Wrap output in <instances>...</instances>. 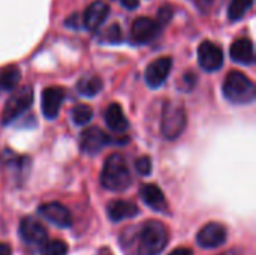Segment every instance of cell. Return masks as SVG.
Wrapping results in <instances>:
<instances>
[{
  "label": "cell",
  "instance_id": "4",
  "mask_svg": "<svg viewBox=\"0 0 256 255\" xmlns=\"http://www.w3.org/2000/svg\"><path fill=\"white\" fill-rule=\"evenodd\" d=\"M186 128V110L180 102L168 101L164 105L160 131L168 140H176Z\"/></svg>",
  "mask_w": 256,
  "mask_h": 255
},
{
  "label": "cell",
  "instance_id": "10",
  "mask_svg": "<svg viewBox=\"0 0 256 255\" xmlns=\"http://www.w3.org/2000/svg\"><path fill=\"white\" fill-rule=\"evenodd\" d=\"M39 215L46 219L48 222L54 224L60 228H68L72 225V215L70 212L60 203H45L38 209Z\"/></svg>",
  "mask_w": 256,
  "mask_h": 255
},
{
  "label": "cell",
  "instance_id": "31",
  "mask_svg": "<svg viewBox=\"0 0 256 255\" xmlns=\"http://www.w3.org/2000/svg\"><path fill=\"white\" fill-rule=\"evenodd\" d=\"M224 255H234V252H226V254H224Z\"/></svg>",
  "mask_w": 256,
  "mask_h": 255
},
{
  "label": "cell",
  "instance_id": "15",
  "mask_svg": "<svg viewBox=\"0 0 256 255\" xmlns=\"http://www.w3.org/2000/svg\"><path fill=\"white\" fill-rule=\"evenodd\" d=\"M106 213L108 218L112 222H120L124 219H130L135 218L140 213V209L135 203L132 201H126V200H114L108 204L106 207Z\"/></svg>",
  "mask_w": 256,
  "mask_h": 255
},
{
  "label": "cell",
  "instance_id": "19",
  "mask_svg": "<svg viewBox=\"0 0 256 255\" xmlns=\"http://www.w3.org/2000/svg\"><path fill=\"white\" fill-rule=\"evenodd\" d=\"M21 80L20 69L16 66H8L0 71V90H12Z\"/></svg>",
  "mask_w": 256,
  "mask_h": 255
},
{
  "label": "cell",
  "instance_id": "12",
  "mask_svg": "<svg viewBox=\"0 0 256 255\" xmlns=\"http://www.w3.org/2000/svg\"><path fill=\"white\" fill-rule=\"evenodd\" d=\"M108 143H111L110 137L98 126H92L81 134V150L87 155L99 153Z\"/></svg>",
  "mask_w": 256,
  "mask_h": 255
},
{
  "label": "cell",
  "instance_id": "8",
  "mask_svg": "<svg viewBox=\"0 0 256 255\" xmlns=\"http://www.w3.org/2000/svg\"><path fill=\"white\" fill-rule=\"evenodd\" d=\"M198 60L204 71L216 72L224 65V54L216 44L210 41H204L198 48Z\"/></svg>",
  "mask_w": 256,
  "mask_h": 255
},
{
  "label": "cell",
  "instance_id": "7",
  "mask_svg": "<svg viewBox=\"0 0 256 255\" xmlns=\"http://www.w3.org/2000/svg\"><path fill=\"white\" fill-rule=\"evenodd\" d=\"M196 242L204 249L219 248L226 242V228L219 222H208L198 231Z\"/></svg>",
  "mask_w": 256,
  "mask_h": 255
},
{
  "label": "cell",
  "instance_id": "2",
  "mask_svg": "<svg viewBox=\"0 0 256 255\" xmlns=\"http://www.w3.org/2000/svg\"><path fill=\"white\" fill-rule=\"evenodd\" d=\"M224 95L230 102L249 104L255 99V83L240 71H231L224 81Z\"/></svg>",
  "mask_w": 256,
  "mask_h": 255
},
{
  "label": "cell",
  "instance_id": "13",
  "mask_svg": "<svg viewBox=\"0 0 256 255\" xmlns=\"http://www.w3.org/2000/svg\"><path fill=\"white\" fill-rule=\"evenodd\" d=\"M64 99V90L62 87L52 86L42 92V113L46 119H56Z\"/></svg>",
  "mask_w": 256,
  "mask_h": 255
},
{
  "label": "cell",
  "instance_id": "17",
  "mask_svg": "<svg viewBox=\"0 0 256 255\" xmlns=\"http://www.w3.org/2000/svg\"><path fill=\"white\" fill-rule=\"evenodd\" d=\"M141 198H142V201L148 206V207H152L153 210H156V212H164L165 209H166V200H165V195H164V192L160 191V188H158L156 185H152V183H148V185H144L142 188H141Z\"/></svg>",
  "mask_w": 256,
  "mask_h": 255
},
{
  "label": "cell",
  "instance_id": "18",
  "mask_svg": "<svg viewBox=\"0 0 256 255\" xmlns=\"http://www.w3.org/2000/svg\"><path fill=\"white\" fill-rule=\"evenodd\" d=\"M105 122H106V126L112 131V132H117V134H123L129 123H128V119L122 110V107L118 104H111L106 111H105Z\"/></svg>",
  "mask_w": 256,
  "mask_h": 255
},
{
  "label": "cell",
  "instance_id": "22",
  "mask_svg": "<svg viewBox=\"0 0 256 255\" xmlns=\"http://www.w3.org/2000/svg\"><path fill=\"white\" fill-rule=\"evenodd\" d=\"M70 116L76 125H87L93 117V110L86 104H78L72 108Z\"/></svg>",
  "mask_w": 256,
  "mask_h": 255
},
{
  "label": "cell",
  "instance_id": "21",
  "mask_svg": "<svg viewBox=\"0 0 256 255\" xmlns=\"http://www.w3.org/2000/svg\"><path fill=\"white\" fill-rule=\"evenodd\" d=\"M254 0H231L230 6H228V17L232 21L242 20L246 12L252 8Z\"/></svg>",
  "mask_w": 256,
  "mask_h": 255
},
{
  "label": "cell",
  "instance_id": "5",
  "mask_svg": "<svg viewBox=\"0 0 256 255\" xmlns=\"http://www.w3.org/2000/svg\"><path fill=\"white\" fill-rule=\"evenodd\" d=\"M33 104V90L30 86L20 87L6 102L2 114L3 125L12 123L15 119H18L26 110H28Z\"/></svg>",
  "mask_w": 256,
  "mask_h": 255
},
{
  "label": "cell",
  "instance_id": "27",
  "mask_svg": "<svg viewBox=\"0 0 256 255\" xmlns=\"http://www.w3.org/2000/svg\"><path fill=\"white\" fill-rule=\"evenodd\" d=\"M122 5L128 9H136L138 5H140V0H120Z\"/></svg>",
  "mask_w": 256,
  "mask_h": 255
},
{
  "label": "cell",
  "instance_id": "6",
  "mask_svg": "<svg viewBox=\"0 0 256 255\" xmlns=\"http://www.w3.org/2000/svg\"><path fill=\"white\" fill-rule=\"evenodd\" d=\"M20 236L24 243L36 248H42V245L48 240V233L44 224H40L34 218H24L20 224Z\"/></svg>",
  "mask_w": 256,
  "mask_h": 255
},
{
  "label": "cell",
  "instance_id": "14",
  "mask_svg": "<svg viewBox=\"0 0 256 255\" xmlns=\"http://www.w3.org/2000/svg\"><path fill=\"white\" fill-rule=\"evenodd\" d=\"M108 15H110V6L102 0H96L86 9L82 23H84L86 29L98 30L105 23Z\"/></svg>",
  "mask_w": 256,
  "mask_h": 255
},
{
  "label": "cell",
  "instance_id": "11",
  "mask_svg": "<svg viewBox=\"0 0 256 255\" xmlns=\"http://www.w3.org/2000/svg\"><path fill=\"white\" fill-rule=\"evenodd\" d=\"M171 68H172L171 57L156 59L146 69V83L153 89L160 87L166 81V78H168V75L171 72Z\"/></svg>",
  "mask_w": 256,
  "mask_h": 255
},
{
  "label": "cell",
  "instance_id": "20",
  "mask_svg": "<svg viewBox=\"0 0 256 255\" xmlns=\"http://www.w3.org/2000/svg\"><path fill=\"white\" fill-rule=\"evenodd\" d=\"M76 87H78L81 95H84V96H94L102 89V81H100V78H98L94 75L84 77V78H81L78 81Z\"/></svg>",
  "mask_w": 256,
  "mask_h": 255
},
{
  "label": "cell",
  "instance_id": "16",
  "mask_svg": "<svg viewBox=\"0 0 256 255\" xmlns=\"http://www.w3.org/2000/svg\"><path fill=\"white\" fill-rule=\"evenodd\" d=\"M230 56L234 62L242 65H250L255 60V51H254V42L248 38H240L236 42H232Z\"/></svg>",
  "mask_w": 256,
  "mask_h": 255
},
{
  "label": "cell",
  "instance_id": "28",
  "mask_svg": "<svg viewBox=\"0 0 256 255\" xmlns=\"http://www.w3.org/2000/svg\"><path fill=\"white\" fill-rule=\"evenodd\" d=\"M194 252L189 249V248H177V249H174L170 255H192Z\"/></svg>",
  "mask_w": 256,
  "mask_h": 255
},
{
  "label": "cell",
  "instance_id": "25",
  "mask_svg": "<svg viewBox=\"0 0 256 255\" xmlns=\"http://www.w3.org/2000/svg\"><path fill=\"white\" fill-rule=\"evenodd\" d=\"M135 168L141 176H148L152 173V159L148 156H141L135 161Z\"/></svg>",
  "mask_w": 256,
  "mask_h": 255
},
{
  "label": "cell",
  "instance_id": "26",
  "mask_svg": "<svg viewBox=\"0 0 256 255\" xmlns=\"http://www.w3.org/2000/svg\"><path fill=\"white\" fill-rule=\"evenodd\" d=\"M172 17V11L170 6H165L159 11V18H162V23H166Z\"/></svg>",
  "mask_w": 256,
  "mask_h": 255
},
{
  "label": "cell",
  "instance_id": "3",
  "mask_svg": "<svg viewBox=\"0 0 256 255\" xmlns=\"http://www.w3.org/2000/svg\"><path fill=\"white\" fill-rule=\"evenodd\" d=\"M168 243V230L159 221H148L140 233L138 249L141 255H159Z\"/></svg>",
  "mask_w": 256,
  "mask_h": 255
},
{
  "label": "cell",
  "instance_id": "29",
  "mask_svg": "<svg viewBox=\"0 0 256 255\" xmlns=\"http://www.w3.org/2000/svg\"><path fill=\"white\" fill-rule=\"evenodd\" d=\"M0 255H10V248L4 243H0Z\"/></svg>",
  "mask_w": 256,
  "mask_h": 255
},
{
  "label": "cell",
  "instance_id": "23",
  "mask_svg": "<svg viewBox=\"0 0 256 255\" xmlns=\"http://www.w3.org/2000/svg\"><path fill=\"white\" fill-rule=\"evenodd\" d=\"M68 245L63 240H46L42 245V254L44 255H66Z\"/></svg>",
  "mask_w": 256,
  "mask_h": 255
},
{
  "label": "cell",
  "instance_id": "24",
  "mask_svg": "<svg viewBox=\"0 0 256 255\" xmlns=\"http://www.w3.org/2000/svg\"><path fill=\"white\" fill-rule=\"evenodd\" d=\"M104 41L108 44H120L123 41V35H122V29L118 24H112L110 26L105 33H104Z\"/></svg>",
  "mask_w": 256,
  "mask_h": 255
},
{
  "label": "cell",
  "instance_id": "30",
  "mask_svg": "<svg viewBox=\"0 0 256 255\" xmlns=\"http://www.w3.org/2000/svg\"><path fill=\"white\" fill-rule=\"evenodd\" d=\"M212 0H195V3H200V5H202V3H206V5H208Z\"/></svg>",
  "mask_w": 256,
  "mask_h": 255
},
{
  "label": "cell",
  "instance_id": "9",
  "mask_svg": "<svg viewBox=\"0 0 256 255\" xmlns=\"http://www.w3.org/2000/svg\"><path fill=\"white\" fill-rule=\"evenodd\" d=\"M160 32V24L152 18H136L130 29V38L134 44H147L153 41Z\"/></svg>",
  "mask_w": 256,
  "mask_h": 255
},
{
  "label": "cell",
  "instance_id": "1",
  "mask_svg": "<svg viewBox=\"0 0 256 255\" xmlns=\"http://www.w3.org/2000/svg\"><path fill=\"white\" fill-rule=\"evenodd\" d=\"M100 183L105 189L122 192L132 185V176L124 158L120 153L110 155L104 164Z\"/></svg>",
  "mask_w": 256,
  "mask_h": 255
}]
</instances>
